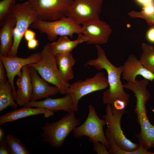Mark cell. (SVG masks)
<instances>
[{
	"mask_svg": "<svg viewBox=\"0 0 154 154\" xmlns=\"http://www.w3.org/2000/svg\"><path fill=\"white\" fill-rule=\"evenodd\" d=\"M95 46L97 58L90 60L84 65L93 66L98 71L104 69L107 73L109 88L103 92V103L112 105L115 100H118L124 102L127 106L130 95L124 91L123 85L121 80L122 66L119 67L114 66L108 60L104 50L99 44H96Z\"/></svg>",
	"mask_w": 154,
	"mask_h": 154,
	"instance_id": "6da1fadb",
	"label": "cell"
},
{
	"mask_svg": "<svg viewBox=\"0 0 154 154\" xmlns=\"http://www.w3.org/2000/svg\"><path fill=\"white\" fill-rule=\"evenodd\" d=\"M32 5L37 19L52 21L67 17L74 0H27Z\"/></svg>",
	"mask_w": 154,
	"mask_h": 154,
	"instance_id": "ba28073f",
	"label": "cell"
},
{
	"mask_svg": "<svg viewBox=\"0 0 154 154\" xmlns=\"http://www.w3.org/2000/svg\"><path fill=\"white\" fill-rule=\"evenodd\" d=\"M147 37L149 41L154 42V27L149 30L147 33Z\"/></svg>",
	"mask_w": 154,
	"mask_h": 154,
	"instance_id": "e575fe53",
	"label": "cell"
},
{
	"mask_svg": "<svg viewBox=\"0 0 154 154\" xmlns=\"http://www.w3.org/2000/svg\"><path fill=\"white\" fill-rule=\"evenodd\" d=\"M38 44V40L36 38L27 41V47L29 49H34L35 48Z\"/></svg>",
	"mask_w": 154,
	"mask_h": 154,
	"instance_id": "836d02e7",
	"label": "cell"
},
{
	"mask_svg": "<svg viewBox=\"0 0 154 154\" xmlns=\"http://www.w3.org/2000/svg\"><path fill=\"white\" fill-rule=\"evenodd\" d=\"M12 94V88L7 80L0 82V112L9 106L16 108L17 104L14 101Z\"/></svg>",
	"mask_w": 154,
	"mask_h": 154,
	"instance_id": "7402d4cb",
	"label": "cell"
},
{
	"mask_svg": "<svg viewBox=\"0 0 154 154\" xmlns=\"http://www.w3.org/2000/svg\"><path fill=\"white\" fill-rule=\"evenodd\" d=\"M113 105L117 110L124 109L127 106L124 102L118 100H115L114 102Z\"/></svg>",
	"mask_w": 154,
	"mask_h": 154,
	"instance_id": "d6a6232c",
	"label": "cell"
},
{
	"mask_svg": "<svg viewBox=\"0 0 154 154\" xmlns=\"http://www.w3.org/2000/svg\"><path fill=\"white\" fill-rule=\"evenodd\" d=\"M122 78L127 82H132L137 75L154 82V75L147 69L133 54L130 55L122 66Z\"/></svg>",
	"mask_w": 154,
	"mask_h": 154,
	"instance_id": "9a60e30c",
	"label": "cell"
},
{
	"mask_svg": "<svg viewBox=\"0 0 154 154\" xmlns=\"http://www.w3.org/2000/svg\"><path fill=\"white\" fill-rule=\"evenodd\" d=\"M7 80L5 67L2 62L0 60V82H4Z\"/></svg>",
	"mask_w": 154,
	"mask_h": 154,
	"instance_id": "4dcf8cb0",
	"label": "cell"
},
{
	"mask_svg": "<svg viewBox=\"0 0 154 154\" xmlns=\"http://www.w3.org/2000/svg\"><path fill=\"white\" fill-rule=\"evenodd\" d=\"M0 154H10L9 147L5 138H3L0 141Z\"/></svg>",
	"mask_w": 154,
	"mask_h": 154,
	"instance_id": "f1b7e54d",
	"label": "cell"
},
{
	"mask_svg": "<svg viewBox=\"0 0 154 154\" xmlns=\"http://www.w3.org/2000/svg\"><path fill=\"white\" fill-rule=\"evenodd\" d=\"M21 1H23L24 0H20Z\"/></svg>",
	"mask_w": 154,
	"mask_h": 154,
	"instance_id": "74e56055",
	"label": "cell"
},
{
	"mask_svg": "<svg viewBox=\"0 0 154 154\" xmlns=\"http://www.w3.org/2000/svg\"><path fill=\"white\" fill-rule=\"evenodd\" d=\"M112 32L110 26L100 19L86 23L81 27V33L86 38V42L88 44L106 43Z\"/></svg>",
	"mask_w": 154,
	"mask_h": 154,
	"instance_id": "4fadbf2b",
	"label": "cell"
},
{
	"mask_svg": "<svg viewBox=\"0 0 154 154\" xmlns=\"http://www.w3.org/2000/svg\"><path fill=\"white\" fill-rule=\"evenodd\" d=\"M29 66L32 86L30 101H37L42 98L54 96L59 93V89L56 87L50 85L48 82L39 76L35 68Z\"/></svg>",
	"mask_w": 154,
	"mask_h": 154,
	"instance_id": "2e32d148",
	"label": "cell"
},
{
	"mask_svg": "<svg viewBox=\"0 0 154 154\" xmlns=\"http://www.w3.org/2000/svg\"><path fill=\"white\" fill-rule=\"evenodd\" d=\"M86 41L82 33L79 34L77 39L74 40H70L67 36H60L56 41L50 43V45L52 52L55 56L58 54L71 52L78 44Z\"/></svg>",
	"mask_w": 154,
	"mask_h": 154,
	"instance_id": "44dd1931",
	"label": "cell"
},
{
	"mask_svg": "<svg viewBox=\"0 0 154 154\" xmlns=\"http://www.w3.org/2000/svg\"><path fill=\"white\" fill-rule=\"evenodd\" d=\"M109 86L108 78L102 72L96 73L92 78L84 80H79L70 85L67 93L71 96L76 106L84 96L96 91L104 90Z\"/></svg>",
	"mask_w": 154,
	"mask_h": 154,
	"instance_id": "8fae6325",
	"label": "cell"
},
{
	"mask_svg": "<svg viewBox=\"0 0 154 154\" xmlns=\"http://www.w3.org/2000/svg\"><path fill=\"white\" fill-rule=\"evenodd\" d=\"M142 12L148 15H151L154 13V2L143 6Z\"/></svg>",
	"mask_w": 154,
	"mask_h": 154,
	"instance_id": "f546056e",
	"label": "cell"
},
{
	"mask_svg": "<svg viewBox=\"0 0 154 154\" xmlns=\"http://www.w3.org/2000/svg\"><path fill=\"white\" fill-rule=\"evenodd\" d=\"M16 23L13 15L2 26L0 30V56H9L12 48L13 37V31Z\"/></svg>",
	"mask_w": 154,
	"mask_h": 154,
	"instance_id": "d6986e66",
	"label": "cell"
},
{
	"mask_svg": "<svg viewBox=\"0 0 154 154\" xmlns=\"http://www.w3.org/2000/svg\"><path fill=\"white\" fill-rule=\"evenodd\" d=\"M21 73L18 76L16 84L17 87L15 100L17 105L24 106L31 101L32 93L29 67L27 65L24 66L21 69Z\"/></svg>",
	"mask_w": 154,
	"mask_h": 154,
	"instance_id": "e0dca14e",
	"label": "cell"
},
{
	"mask_svg": "<svg viewBox=\"0 0 154 154\" xmlns=\"http://www.w3.org/2000/svg\"><path fill=\"white\" fill-rule=\"evenodd\" d=\"M149 80L144 78L140 80H135L132 82H127L123 85L124 88L133 92L136 97L135 112L137 120L141 127V131L148 129L153 125L149 121L147 114L146 103L150 98V94L147 89Z\"/></svg>",
	"mask_w": 154,
	"mask_h": 154,
	"instance_id": "9c48e42d",
	"label": "cell"
},
{
	"mask_svg": "<svg viewBox=\"0 0 154 154\" xmlns=\"http://www.w3.org/2000/svg\"><path fill=\"white\" fill-rule=\"evenodd\" d=\"M5 140L10 154H29L30 152L17 137L12 135H7Z\"/></svg>",
	"mask_w": 154,
	"mask_h": 154,
	"instance_id": "d4e9b609",
	"label": "cell"
},
{
	"mask_svg": "<svg viewBox=\"0 0 154 154\" xmlns=\"http://www.w3.org/2000/svg\"><path fill=\"white\" fill-rule=\"evenodd\" d=\"M40 53L42 59L40 61L27 65L35 68L45 81L56 87L60 94H66L70 84L65 82L60 75L55 56L52 52L50 43L46 44Z\"/></svg>",
	"mask_w": 154,
	"mask_h": 154,
	"instance_id": "3957f363",
	"label": "cell"
},
{
	"mask_svg": "<svg viewBox=\"0 0 154 154\" xmlns=\"http://www.w3.org/2000/svg\"><path fill=\"white\" fill-rule=\"evenodd\" d=\"M104 0H74L67 17L79 25L100 19Z\"/></svg>",
	"mask_w": 154,
	"mask_h": 154,
	"instance_id": "30bf717a",
	"label": "cell"
},
{
	"mask_svg": "<svg viewBox=\"0 0 154 154\" xmlns=\"http://www.w3.org/2000/svg\"><path fill=\"white\" fill-rule=\"evenodd\" d=\"M13 15L16 19V23L13 29V42L9 56H16L18 47L26 31L37 19L32 5L28 1L16 4Z\"/></svg>",
	"mask_w": 154,
	"mask_h": 154,
	"instance_id": "8992f818",
	"label": "cell"
},
{
	"mask_svg": "<svg viewBox=\"0 0 154 154\" xmlns=\"http://www.w3.org/2000/svg\"><path fill=\"white\" fill-rule=\"evenodd\" d=\"M128 15L132 18L143 19L145 20L148 25L154 27V13L148 15L141 11L137 12L132 11L129 12Z\"/></svg>",
	"mask_w": 154,
	"mask_h": 154,
	"instance_id": "4316f807",
	"label": "cell"
},
{
	"mask_svg": "<svg viewBox=\"0 0 154 154\" xmlns=\"http://www.w3.org/2000/svg\"><path fill=\"white\" fill-rule=\"evenodd\" d=\"M30 27L46 34L48 40L51 41L56 40L58 36H69L72 38L74 34L81 33L82 27L67 17L52 21L37 19Z\"/></svg>",
	"mask_w": 154,
	"mask_h": 154,
	"instance_id": "5b68a950",
	"label": "cell"
},
{
	"mask_svg": "<svg viewBox=\"0 0 154 154\" xmlns=\"http://www.w3.org/2000/svg\"><path fill=\"white\" fill-rule=\"evenodd\" d=\"M139 3L143 6L153 2V0H136Z\"/></svg>",
	"mask_w": 154,
	"mask_h": 154,
	"instance_id": "d590c367",
	"label": "cell"
},
{
	"mask_svg": "<svg viewBox=\"0 0 154 154\" xmlns=\"http://www.w3.org/2000/svg\"><path fill=\"white\" fill-rule=\"evenodd\" d=\"M64 96L53 99L47 97L40 101H30L23 106L42 108L52 110L54 112L63 110L68 113L77 112L78 108L75 106L71 95L66 94Z\"/></svg>",
	"mask_w": 154,
	"mask_h": 154,
	"instance_id": "5bb4252c",
	"label": "cell"
},
{
	"mask_svg": "<svg viewBox=\"0 0 154 154\" xmlns=\"http://www.w3.org/2000/svg\"><path fill=\"white\" fill-rule=\"evenodd\" d=\"M138 139L139 145L147 150L154 148V126L147 130L135 134Z\"/></svg>",
	"mask_w": 154,
	"mask_h": 154,
	"instance_id": "484cf974",
	"label": "cell"
},
{
	"mask_svg": "<svg viewBox=\"0 0 154 154\" xmlns=\"http://www.w3.org/2000/svg\"><path fill=\"white\" fill-rule=\"evenodd\" d=\"M80 122V119L76 118L75 112L67 113L56 122H46L42 127L40 136L44 141L53 148H61L66 138Z\"/></svg>",
	"mask_w": 154,
	"mask_h": 154,
	"instance_id": "7a4b0ae2",
	"label": "cell"
},
{
	"mask_svg": "<svg viewBox=\"0 0 154 154\" xmlns=\"http://www.w3.org/2000/svg\"><path fill=\"white\" fill-rule=\"evenodd\" d=\"M16 0L0 1V25L2 26L13 15Z\"/></svg>",
	"mask_w": 154,
	"mask_h": 154,
	"instance_id": "cb8c5ba5",
	"label": "cell"
},
{
	"mask_svg": "<svg viewBox=\"0 0 154 154\" xmlns=\"http://www.w3.org/2000/svg\"><path fill=\"white\" fill-rule=\"evenodd\" d=\"M87 118L81 125L75 127L72 130L74 137L80 138L83 136L89 137V140L98 141L104 145L108 149L109 146L104 133L103 126L106 125L104 119L100 118L94 107L90 104Z\"/></svg>",
	"mask_w": 154,
	"mask_h": 154,
	"instance_id": "52a82bcc",
	"label": "cell"
},
{
	"mask_svg": "<svg viewBox=\"0 0 154 154\" xmlns=\"http://www.w3.org/2000/svg\"><path fill=\"white\" fill-rule=\"evenodd\" d=\"M4 132L3 130L1 128H0V141L3 138Z\"/></svg>",
	"mask_w": 154,
	"mask_h": 154,
	"instance_id": "8d00e7d4",
	"label": "cell"
},
{
	"mask_svg": "<svg viewBox=\"0 0 154 154\" xmlns=\"http://www.w3.org/2000/svg\"><path fill=\"white\" fill-rule=\"evenodd\" d=\"M90 142L93 143L94 149L98 154H110L107 148L100 142L96 140Z\"/></svg>",
	"mask_w": 154,
	"mask_h": 154,
	"instance_id": "83f0119b",
	"label": "cell"
},
{
	"mask_svg": "<svg viewBox=\"0 0 154 154\" xmlns=\"http://www.w3.org/2000/svg\"><path fill=\"white\" fill-rule=\"evenodd\" d=\"M141 48L142 52L140 60L144 67L154 75V47L143 43Z\"/></svg>",
	"mask_w": 154,
	"mask_h": 154,
	"instance_id": "603a6c76",
	"label": "cell"
},
{
	"mask_svg": "<svg viewBox=\"0 0 154 154\" xmlns=\"http://www.w3.org/2000/svg\"><path fill=\"white\" fill-rule=\"evenodd\" d=\"M126 112L124 109L117 110L113 105L108 104L106 114L103 116L107 129L111 133L116 143L121 148L118 150L120 154H129L130 152L137 149L139 147V143H134L127 138L121 129V119Z\"/></svg>",
	"mask_w": 154,
	"mask_h": 154,
	"instance_id": "277c9868",
	"label": "cell"
},
{
	"mask_svg": "<svg viewBox=\"0 0 154 154\" xmlns=\"http://www.w3.org/2000/svg\"><path fill=\"white\" fill-rule=\"evenodd\" d=\"M55 57L60 76L65 82L68 83L69 80L74 78L72 68L76 60L71 52L58 54Z\"/></svg>",
	"mask_w": 154,
	"mask_h": 154,
	"instance_id": "ffe728a7",
	"label": "cell"
},
{
	"mask_svg": "<svg viewBox=\"0 0 154 154\" xmlns=\"http://www.w3.org/2000/svg\"><path fill=\"white\" fill-rule=\"evenodd\" d=\"M24 37L25 40L28 41L36 38V33L32 30L28 29L25 32Z\"/></svg>",
	"mask_w": 154,
	"mask_h": 154,
	"instance_id": "1f68e13d",
	"label": "cell"
},
{
	"mask_svg": "<svg viewBox=\"0 0 154 154\" xmlns=\"http://www.w3.org/2000/svg\"><path fill=\"white\" fill-rule=\"evenodd\" d=\"M42 59L40 52L33 53L27 58H22L15 56H0V60L4 64L7 72L8 80L12 88L13 98L15 100L17 91L14 85V80L16 76L21 75L22 68L24 66L38 62Z\"/></svg>",
	"mask_w": 154,
	"mask_h": 154,
	"instance_id": "7c38bea8",
	"label": "cell"
},
{
	"mask_svg": "<svg viewBox=\"0 0 154 154\" xmlns=\"http://www.w3.org/2000/svg\"><path fill=\"white\" fill-rule=\"evenodd\" d=\"M54 112L52 110L42 108H33L29 106H23L3 115L0 117V125L16 121L19 119L31 116L43 114L44 117L52 116Z\"/></svg>",
	"mask_w": 154,
	"mask_h": 154,
	"instance_id": "ac0fdd59",
	"label": "cell"
}]
</instances>
